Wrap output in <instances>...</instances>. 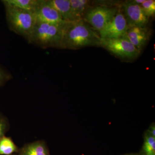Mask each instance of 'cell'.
I'll list each match as a JSON object with an SVG mask.
<instances>
[{
  "label": "cell",
  "instance_id": "cell-1",
  "mask_svg": "<svg viewBox=\"0 0 155 155\" xmlns=\"http://www.w3.org/2000/svg\"><path fill=\"white\" fill-rule=\"evenodd\" d=\"M101 38L84 20L67 22L64 27L62 48L76 50L87 46H101Z\"/></svg>",
  "mask_w": 155,
  "mask_h": 155
},
{
  "label": "cell",
  "instance_id": "cell-2",
  "mask_svg": "<svg viewBox=\"0 0 155 155\" xmlns=\"http://www.w3.org/2000/svg\"><path fill=\"white\" fill-rule=\"evenodd\" d=\"M66 23L58 25L37 21L33 31L27 41L29 43L42 48H62L64 25Z\"/></svg>",
  "mask_w": 155,
  "mask_h": 155
},
{
  "label": "cell",
  "instance_id": "cell-3",
  "mask_svg": "<svg viewBox=\"0 0 155 155\" xmlns=\"http://www.w3.org/2000/svg\"><path fill=\"white\" fill-rule=\"evenodd\" d=\"M5 7L6 19L10 30L28 40L37 21L34 12L8 6Z\"/></svg>",
  "mask_w": 155,
  "mask_h": 155
},
{
  "label": "cell",
  "instance_id": "cell-4",
  "mask_svg": "<svg viewBox=\"0 0 155 155\" xmlns=\"http://www.w3.org/2000/svg\"><path fill=\"white\" fill-rule=\"evenodd\" d=\"M101 46L119 58L133 60L138 57L140 51L125 38L115 39L101 38Z\"/></svg>",
  "mask_w": 155,
  "mask_h": 155
},
{
  "label": "cell",
  "instance_id": "cell-5",
  "mask_svg": "<svg viewBox=\"0 0 155 155\" xmlns=\"http://www.w3.org/2000/svg\"><path fill=\"white\" fill-rule=\"evenodd\" d=\"M118 10L116 8L98 6L87 11L83 20L94 30L100 31L114 18Z\"/></svg>",
  "mask_w": 155,
  "mask_h": 155
},
{
  "label": "cell",
  "instance_id": "cell-6",
  "mask_svg": "<svg viewBox=\"0 0 155 155\" xmlns=\"http://www.w3.org/2000/svg\"><path fill=\"white\" fill-rule=\"evenodd\" d=\"M129 28L122 11L119 9L116 15L99 32L102 39H115L125 36Z\"/></svg>",
  "mask_w": 155,
  "mask_h": 155
},
{
  "label": "cell",
  "instance_id": "cell-7",
  "mask_svg": "<svg viewBox=\"0 0 155 155\" xmlns=\"http://www.w3.org/2000/svg\"><path fill=\"white\" fill-rule=\"evenodd\" d=\"M121 11L129 28H146L149 18L145 14L140 5L135 4L132 1H128L123 4Z\"/></svg>",
  "mask_w": 155,
  "mask_h": 155
},
{
  "label": "cell",
  "instance_id": "cell-8",
  "mask_svg": "<svg viewBox=\"0 0 155 155\" xmlns=\"http://www.w3.org/2000/svg\"><path fill=\"white\" fill-rule=\"evenodd\" d=\"M34 12L37 21L58 25L67 23L50 3V0H38Z\"/></svg>",
  "mask_w": 155,
  "mask_h": 155
},
{
  "label": "cell",
  "instance_id": "cell-9",
  "mask_svg": "<svg viewBox=\"0 0 155 155\" xmlns=\"http://www.w3.org/2000/svg\"><path fill=\"white\" fill-rule=\"evenodd\" d=\"M147 29V27H130L127 29L124 37L127 38L140 51L145 46L149 37Z\"/></svg>",
  "mask_w": 155,
  "mask_h": 155
},
{
  "label": "cell",
  "instance_id": "cell-10",
  "mask_svg": "<svg viewBox=\"0 0 155 155\" xmlns=\"http://www.w3.org/2000/svg\"><path fill=\"white\" fill-rule=\"evenodd\" d=\"M50 2L65 22H76L71 9L70 0H50Z\"/></svg>",
  "mask_w": 155,
  "mask_h": 155
},
{
  "label": "cell",
  "instance_id": "cell-11",
  "mask_svg": "<svg viewBox=\"0 0 155 155\" xmlns=\"http://www.w3.org/2000/svg\"><path fill=\"white\" fill-rule=\"evenodd\" d=\"M19 155H50V153L44 142L38 140L24 146Z\"/></svg>",
  "mask_w": 155,
  "mask_h": 155
},
{
  "label": "cell",
  "instance_id": "cell-12",
  "mask_svg": "<svg viewBox=\"0 0 155 155\" xmlns=\"http://www.w3.org/2000/svg\"><path fill=\"white\" fill-rule=\"evenodd\" d=\"M72 13L76 21L83 20L89 5L87 0H70Z\"/></svg>",
  "mask_w": 155,
  "mask_h": 155
},
{
  "label": "cell",
  "instance_id": "cell-13",
  "mask_svg": "<svg viewBox=\"0 0 155 155\" xmlns=\"http://www.w3.org/2000/svg\"><path fill=\"white\" fill-rule=\"evenodd\" d=\"M38 2V0H3L2 1L5 6L33 12L37 5Z\"/></svg>",
  "mask_w": 155,
  "mask_h": 155
},
{
  "label": "cell",
  "instance_id": "cell-14",
  "mask_svg": "<svg viewBox=\"0 0 155 155\" xmlns=\"http://www.w3.org/2000/svg\"><path fill=\"white\" fill-rule=\"evenodd\" d=\"M17 151L18 148L10 137L4 136L0 139V155H10Z\"/></svg>",
  "mask_w": 155,
  "mask_h": 155
},
{
  "label": "cell",
  "instance_id": "cell-15",
  "mask_svg": "<svg viewBox=\"0 0 155 155\" xmlns=\"http://www.w3.org/2000/svg\"><path fill=\"white\" fill-rule=\"evenodd\" d=\"M141 155H155V137L147 131L144 134Z\"/></svg>",
  "mask_w": 155,
  "mask_h": 155
},
{
  "label": "cell",
  "instance_id": "cell-16",
  "mask_svg": "<svg viewBox=\"0 0 155 155\" xmlns=\"http://www.w3.org/2000/svg\"><path fill=\"white\" fill-rule=\"evenodd\" d=\"M140 5L147 17L150 18L154 16L155 14L154 0H145Z\"/></svg>",
  "mask_w": 155,
  "mask_h": 155
},
{
  "label": "cell",
  "instance_id": "cell-17",
  "mask_svg": "<svg viewBox=\"0 0 155 155\" xmlns=\"http://www.w3.org/2000/svg\"><path fill=\"white\" fill-rule=\"evenodd\" d=\"M8 126V123L6 119L3 116H0V139L5 136Z\"/></svg>",
  "mask_w": 155,
  "mask_h": 155
},
{
  "label": "cell",
  "instance_id": "cell-18",
  "mask_svg": "<svg viewBox=\"0 0 155 155\" xmlns=\"http://www.w3.org/2000/svg\"><path fill=\"white\" fill-rule=\"evenodd\" d=\"M11 78V76L10 74L0 67V86L5 84Z\"/></svg>",
  "mask_w": 155,
  "mask_h": 155
},
{
  "label": "cell",
  "instance_id": "cell-19",
  "mask_svg": "<svg viewBox=\"0 0 155 155\" xmlns=\"http://www.w3.org/2000/svg\"><path fill=\"white\" fill-rule=\"evenodd\" d=\"M147 131L150 133L151 135L155 137V125L154 123H153L150 126Z\"/></svg>",
  "mask_w": 155,
  "mask_h": 155
},
{
  "label": "cell",
  "instance_id": "cell-20",
  "mask_svg": "<svg viewBox=\"0 0 155 155\" xmlns=\"http://www.w3.org/2000/svg\"><path fill=\"white\" fill-rule=\"evenodd\" d=\"M145 1V0H134V1H132V2L135 3V4H137V5H141Z\"/></svg>",
  "mask_w": 155,
  "mask_h": 155
},
{
  "label": "cell",
  "instance_id": "cell-21",
  "mask_svg": "<svg viewBox=\"0 0 155 155\" xmlns=\"http://www.w3.org/2000/svg\"><path fill=\"white\" fill-rule=\"evenodd\" d=\"M125 155H140L137 154H126Z\"/></svg>",
  "mask_w": 155,
  "mask_h": 155
}]
</instances>
